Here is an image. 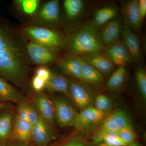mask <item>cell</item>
<instances>
[{
  "label": "cell",
  "mask_w": 146,
  "mask_h": 146,
  "mask_svg": "<svg viewBox=\"0 0 146 146\" xmlns=\"http://www.w3.org/2000/svg\"><path fill=\"white\" fill-rule=\"evenodd\" d=\"M67 48L73 56H77L101 51L103 45L98 28L92 23L84 25L71 35Z\"/></svg>",
  "instance_id": "cell-1"
},
{
  "label": "cell",
  "mask_w": 146,
  "mask_h": 146,
  "mask_svg": "<svg viewBox=\"0 0 146 146\" xmlns=\"http://www.w3.org/2000/svg\"><path fill=\"white\" fill-rule=\"evenodd\" d=\"M22 50H0V74L13 82H20L26 75L27 67Z\"/></svg>",
  "instance_id": "cell-2"
},
{
  "label": "cell",
  "mask_w": 146,
  "mask_h": 146,
  "mask_svg": "<svg viewBox=\"0 0 146 146\" xmlns=\"http://www.w3.org/2000/svg\"><path fill=\"white\" fill-rule=\"evenodd\" d=\"M24 32L33 42L50 50L57 48L61 44L60 35L50 29L44 27L30 26L26 28Z\"/></svg>",
  "instance_id": "cell-3"
},
{
  "label": "cell",
  "mask_w": 146,
  "mask_h": 146,
  "mask_svg": "<svg viewBox=\"0 0 146 146\" xmlns=\"http://www.w3.org/2000/svg\"><path fill=\"white\" fill-rule=\"evenodd\" d=\"M55 117L58 125L61 127L74 126L78 113L68 101L62 98L55 100Z\"/></svg>",
  "instance_id": "cell-4"
},
{
  "label": "cell",
  "mask_w": 146,
  "mask_h": 146,
  "mask_svg": "<svg viewBox=\"0 0 146 146\" xmlns=\"http://www.w3.org/2000/svg\"><path fill=\"white\" fill-rule=\"evenodd\" d=\"M68 79L70 99L74 104L81 110L92 106L94 99L89 88L82 82Z\"/></svg>",
  "instance_id": "cell-5"
},
{
  "label": "cell",
  "mask_w": 146,
  "mask_h": 146,
  "mask_svg": "<svg viewBox=\"0 0 146 146\" xmlns=\"http://www.w3.org/2000/svg\"><path fill=\"white\" fill-rule=\"evenodd\" d=\"M122 44L127 51L130 60L138 64L142 60V54L139 39L135 32L127 26L123 25L121 35Z\"/></svg>",
  "instance_id": "cell-6"
},
{
  "label": "cell",
  "mask_w": 146,
  "mask_h": 146,
  "mask_svg": "<svg viewBox=\"0 0 146 146\" xmlns=\"http://www.w3.org/2000/svg\"><path fill=\"white\" fill-rule=\"evenodd\" d=\"M121 12L125 25L133 31H139L143 21L139 13L138 0L121 2Z\"/></svg>",
  "instance_id": "cell-7"
},
{
  "label": "cell",
  "mask_w": 146,
  "mask_h": 146,
  "mask_svg": "<svg viewBox=\"0 0 146 146\" xmlns=\"http://www.w3.org/2000/svg\"><path fill=\"white\" fill-rule=\"evenodd\" d=\"M133 126L130 117L124 110H118L104 118L100 126L101 130L117 133L128 127Z\"/></svg>",
  "instance_id": "cell-8"
},
{
  "label": "cell",
  "mask_w": 146,
  "mask_h": 146,
  "mask_svg": "<svg viewBox=\"0 0 146 146\" xmlns=\"http://www.w3.org/2000/svg\"><path fill=\"white\" fill-rule=\"evenodd\" d=\"M121 18L117 17L103 26L100 32L103 46H111L119 42L121 35L123 24Z\"/></svg>",
  "instance_id": "cell-9"
},
{
  "label": "cell",
  "mask_w": 146,
  "mask_h": 146,
  "mask_svg": "<svg viewBox=\"0 0 146 146\" xmlns=\"http://www.w3.org/2000/svg\"><path fill=\"white\" fill-rule=\"evenodd\" d=\"M105 114L92 106L86 108L78 113L74 126L78 130L86 129L102 121Z\"/></svg>",
  "instance_id": "cell-10"
},
{
  "label": "cell",
  "mask_w": 146,
  "mask_h": 146,
  "mask_svg": "<svg viewBox=\"0 0 146 146\" xmlns=\"http://www.w3.org/2000/svg\"><path fill=\"white\" fill-rule=\"evenodd\" d=\"M27 50L31 59L40 66L52 63L56 59L55 56L50 50L33 41L27 45Z\"/></svg>",
  "instance_id": "cell-11"
},
{
  "label": "cell",
  "mask_w": 146,
  "mask_h": 146,
  "mask_svg": "<svg viewBox=\"0 0 146 146\" xmlns=\"http://www.w3.org/2000/svg\"><path fill=\"white\" fill-rule=\"evenodd\" d=\"M80 57L96 68L103 75H109L114 69V64L106 55L101 52L84 55Z\"/></svg>",
  "instance_id": "cell-12"
},
{
  "label": "cell",
  "mask_w": 146,
  "mask_h": 146,
  "mask_svg": "<svg viewBox=\"0 0 146 146\" xmlns=\"http://www.w3.org/2000/svg\"><path fill=\"white\" fill-rule=\"evenodd\" d=\"M53 139L49 125L39 115L37 122L32 128L31 139L36 145L46 146Z\"/></svg>",
  "instance_id": "cell-13"
},
{
  "label": "cell",
  "mask_w": 146,
  "mask_h": 146,
  "mask_svg": "<svg viewBox=\"0 0 146 146\" xmlns=\"http://www.w3.org/2000/svg\"><path fill=\"white\" fill-rule=\"evenodd\" d=\"M104 51L105 54L111 62L119 67L125 66L131 60L127 51L119 41L106 47Z\"/></svg>",
  "instance_id": "cell-14"
},
{
  "label": "cell",
  "mask_w": 146,
  "mask_h": 146,
  "mask_svg": "<svg viewBox=\"0 0 146 146\" xmlns=\"http://www.w3.org/2000/svg\"><path fill=\"white\" fill-rule=\"evenodd\" d=\"M79 57L84 82L89 83L96 89L101 88L104 82L103 75L92 65Z\"/></svg>",
  "instance_id": "cell-15"
},
{
  "label": "cell",
  "mask_w": 146,
  "mask_h": 146,
  "mask_svg": "<svg viewBox=\"0 0 146 146\" xmlns=\"http://www.w3.org/2000/svg\"><path fill=\"white\" fill-rule=\"evenodd\" d=\"M59 1H50L44 4L38 12V19L45 23H54L59 19Z\"/></svg>",
  "instance_id": "cell-16"
},
{
  "label": "cell",
  "mask_w": 146,
  "mask_h": 146,
  "mask_svg": "<svg viewBox=\"0 0 146 146\" xmlns=\"http://www.w3.org/2000/svg\"><path fill=\"white\" fill-rule=\"evenodd\" d=\"M35 102L39 115L48 125H52L55 119L53 103L44 95L37 97Z\"/></svg>",
  "instance_id": "cell-17"
},
{
  "label": "cell",
  "mask_w": 146,
  "mask_h": 146,
  "mask_svg": "<svg viewBox=\"0 0 146 146\" xmlns=\"http://www.w3.org/2000/svg\"><path fill=\"white\" fill-rule=\"evenodd\" d=\"M60 67L66 74L84 82L81 62L79 56L72 55L65 58L60 63Z\"/></svg>",
  "instance_id": "cell-18"
},
{
  "label": "cell",
  "mask_w": 146,
  "mask_h": 146,
  "mask_svg": "<svg viewBox=\"0 0 146 146\" xmlns=\"http://www.w3.org/2000/svg\"><path fill=\"white\" fill-rule=\"evenodd\" d=\"M31 125L28 121L22 120L16 116L12 131V135L16 141L27 143L31 139Z\"/></svg>",
  "instance_id": "cell-19"
},
{
  "label": "cell",
  "mask_w": 146,
  "mask_h": 146,
  "mask_svg": "<svg viewBox=\"0 0 146 146\" xmlns=\"http://www.w3.org/2000/svg\"><path fill=\"white\" fill-rule=\"evenodd\" d=\"M46 88L50 92H59L64 94L70 98L68 79L62 75L52 72Z\"/></svg>",
  "instance_id": "cell-20"
},
{
  "label": "cell",
  "mask_w": 146,
  "mask_h": 146,
  "mask_svg": "<svg viewBox=\"0 0 146 146\" xmlns=\"http://www.w3.org/2000/svg\"><path fill=\"white\" fill-rule=\"evenodd\" d=\"M117 8L115 6L109 5L98 9L94 14L92 23L97 27H102L117 17Z\"/></svg>",
  "instance_id": "cell-21"
},
{
  "label": "cell",
  "mask_w": 146,
  "mask_h": 146,
  "mask_svg": "<svg viewBox=\"0 0 146 146\" xmlns=\"http://www.w3.org/2000/svg\"><path fill=\"white\" fill-rule=\"evenodd\" d=\"M127 77L125 66H120L112 72L106 82V89L111 91H119L124 85Z\"/></svg>",
  "instance_id": "cell-22"
},
{
  "label": "cell",
  "mask_w": 146,
  "mask_h": 146,
  "mask_svg": "<svg viewBox=\"0 0 146 146\" xmlns=\"http://www.w3.org/2000/svg\"><path fill=\"white\" fill-rule=\"evenodd\" d=\"M63 7L66 16L73 19L79 16L83 10L84 4L81 0H65Z\"/></svg>",
  "instance_id": "cell-23"
},
{
  "label": "cell",
  "mask_w": 146,
  "mask_h": 146,
  "mask_svg": "<svg viewBox=\"0 0 146 146\" xmlns=\"http://www.w3.org/2000/svg\"><path fill=\"white\" fill-rule=\"evenodd\" d=\"M21 49L7 30L0 24V50Z\"/></svg>",
  "instance_id": "cell-24"
},
{
  "label": "cell",
  "mask_w": 146,
  "mask_h": 146,
  "mask_svg": "<svg viewBox=\"0 0 146 146\" xmlns=\"http://www.w3.org/2000/svg\"><path fill=\"white\" fill-rule=\"evenodd\" d=\"M19 97L16 91L0 77V100L17 102Z\"/></svg>",
  "instance_id": "cell-25"
},
{
  "label": "cell",
  "mask_w": 146,
  "mask_h": 146,
  "mask_svg": "<svg viewBox=\"0 0 146 146\" xmlns=\"http://www.w3.org/2000/svg\"><path fill=\"white\" fill-rule=\"evenodd\" d=\"M13 124V117L10 112H6L0 115V138H7L11 132Z\"/></svg>",
  "instance_id": "cell-26"
},
{
  "label": "cell",
  "mask_w": 146,
  "mask_h": 146,
  "mask_svg": "<svg viewBox=\"0 0 146 146\" xmlns=\"http://www.w3.org/2000/svg\"><path fill=\"white\" fill-rule=\"evenodd\" d=\"M135 78L138 92L144 102L146 100V72L142 66H136Z\"/></svg>",
  "instance_id": "cell-27"
},
{
  "label": "cell",
  "mask_w": 146,
  "mask_h": 146,
  "mask_svg": "<svg viewBox=\"0 0 146 146\" xmlns=\"http://www.w3.org/2000/svg\"><path fill=\"white\" fill-rule=\"evenodd\" d=\"M40 2L38 0H17L15 2L20 10L24 14L28 16L36 13L39 8Z\"/></svg>",
  "instance_id": "cell-28"
},
{
  "label": "cell",
  "mask_w": 146,
  "mask_h": 146,
  "mask_svg": "<svg viewBox=\"0 0 146 146\" xmlns=\"http://www.w3.org/2000/svg\"><path fill=\"white\" fill-rule=\"evenodd\" d=\"M94 107L101 112L106 113L111 110L113 103L110 98L104 94H99L94 99Z\"/></svg>",
  "instance_id": "cell-29"
},
{
  "label": "cell",
  "mask_w": 146,
  "mask_h": 146,
  "mask_svg": "<svg viewBox=\"0 0 146 146\" xmlns=\"http://www.w3.org/2000/svg\"><path fill=\"white\" fill-rule=\"evenodd\" d=\"M60 146H89V145L83 138L75 136L69 138Z\"/></svg>",
  "instance_id": "cell-30"
},
{
  "label": "cell",
  "mask_w": 146,
  "mask_h": 146,
  "mask_svg": "<svg viewBox=\"0 0 146 146\" xmlns=\"http://www.w3.org/2000/svg\"><path fill=\"white\" fill-rule=\"evenodd\" d=\"M26 104L28 115V121L33 127L37 122L39 117V114H38L33 106L27 103Z\"/></svg>",
  "instance_id": "cell-31"
},
{
  "label": "cell",
  "mask_w": 146,
  "mask_h": 146,
  "mask_svg": "<svg viewBox=\"0 0 146 146\" xmlns=\"http://www.w3.org/2000/svg\"><path fill=\"white\" fill-rule=\"evenodd\" d=\"M52 72L45 66H41L36 69L35 76L42 78L46 82H48L50 78Z\"/></svg>",
  "instance_id": "cell-32"
},
{
  "label": "cell",
  "mask_w": 146,
  "mask_h": 146,
  "mask_svg": "<svg viewBox=\"0 0 146 146\" xmlns=\"http://www.w3.org/2000/svg\"><path fill=\"white\" fill-rule=\"evenodd\" d=\"M31 84L35 91L40 92L46 89L47 82L39 77L35 76L32 80Z\"/></svg>",
  "instance_id": "cell-33"
},
{
  "label": "cell",
  "mask_w": 146,
  "mask_h": 146,
  "mask_svg": "<svg viewBox=\"0 0 146 146\" xmlns=\"http://www.w3.org/2000/svg\"><path fill=\"white\" fill-rule=\"evenodd\" d=\"M17 116L21 119L28 121V115L26 103L21 102L19 104Z\"/></svg>",
  "instance_id": "cell-34"
},
{
  "label": "cell",
  "mask_w": 146,
  "mask_h": 146,
  "mask_svg": "<svg viewBox=\"0 0 146 146\" xmlns=\"http://www.w3.org/2000/svg\"><path fill=\"white\" fill-rule=\"evenodd\" d=\"M138 5L140 17L143 21L146 16V0H138Z\"/></svg>",
  "instance_id": "cell-35"
},
{
  "label": "cell",
  "mask_w": 146,
  "mask_h": 146,
  "mask_svg": "<svg viewBox=\"0 0 146 146\" xmlns=\"http://www.w3.org/2000/svg\"><path fill=\"white\" fill-rule=\"evenodd\" d=\"M97 146H112L103 142H101L97 144Z\"/></svg>",
  "instance_id": "cell-36"
},
{
  "label": "cell",
  "mask_w": 146,
  "mask_h": 146,
  "mask_svg": "<svg viewBox=\"0 0 146 146\" xmlns=\"http://www.w3.org/2000/svg\"><path fill=\"white\" fill-rule=\"evenodd\" d=\"M6 105L5 104H4L0 102V111H2V110H3L5 108Z\"/></svg>",
  "instance_id": "cell-37"
},
{
  "label": "cell",
  "mask_w": 146,
  "mask_h": 146,
  "mask_svg": "<svg viewBox=\"0 0 146 146\" xmlns=\"http://www.w3.org/2000/svg\"><path fill=\"white\" fill-rule=\"evenodd\" d=\"M1 139L0 138V146H1Z\"/></svg>",
  "instance_id": "cell-38"
}]
</instances>
